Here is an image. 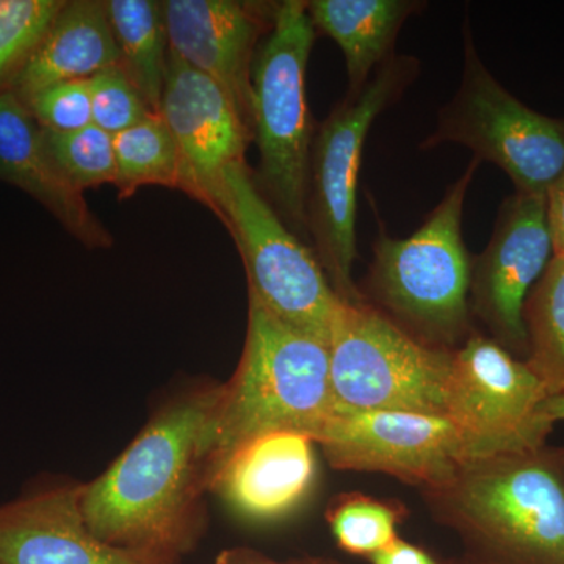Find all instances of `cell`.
<instances>
[{
  "instance_id": "6da1fadb",
  "label": "cell",
  "mask_w": 564,
  "mask_h": 564,
  "mask_svg": "<svg viewBox=\"0 0 564 564\" xmlns=\"http://www.w3.org/2000/svg\"><path fill=\"white\" fill-rule=\"evenodd\" d=\"M220 386L174 397L106 473L84 484L82 510L96 536L180 558L199 544Z\"/></svg>"
},
{
  "instance_id": "7a4b0ae2",
  "label": "cell",
  "mask_w": 564,
  "mask_h": 564,
  "mask_svg": "<svg viewBox=\"0 0 564 564\" xmlns=\"http://www.w3.org/2000/svg\"><path fill=\"white\" fill-rule=\"evenodd\" d=\"M421 496L469 564H564V445L467 459Z\"/></svg>"
},
{
  "instance_id": "3957f363",
  "label": "cell",
  "mask_w": 564,
  "mask_h": 564,
  "mask_svg": "<svg viewBox=\"0 0 564 564\" xmlns=\"http://www.w3.org/2000/svg\"><path fill=\"white\" fill-rule=\"evenodd\" d=\"M334 414L329 347L248 296L239 366L221 383L212 433L210 484L234 451L272 432L315 437Z\"/></svg>"
},
{
  "instance_id": "277c9868",
  "label": "cell",
  "mask_w": 564,
  "mask_h": 564,
  "mask_svg": "<svg viewBox=\"0 0 564 564\" xmlns=\"http://www.w3.org/2000/svg\"><path fill=\"white\" fill-rule=\"evenodd\" d=\"M480 163L470 161L413 236L393 239L380 229L362 292L364 302L437 350L454 351L473 333V258L462 225L467 191Z\"/></svg>"
},
{
  "instance_id": "5b68a950",
  "label": "cell",
  "mask_w": 564,
  "mask_h": 564,
  "mask_svg": "<svg viewBox=\"0 0 564 564\" xmlns=\"http://www.w3.org/2000/svg\"><path fill=\"white\" fill-rule=\"evenodd\" d=\"M315 31L306 2L274 6L272 28L252 63V140L258 143L259 187L284 223L307 232L306 202L314 129L306 69Z\"/></svg>"
},
{
  "instance_id": "8992f818",
  "label": "cell",
  "mask_w": 564,
  "mask_h": 564,
  "mask_svg": "<svg viewBox=\"0 0 564 564\" xmlns=\"http://www.w3.org/2000/svg\"><path fill=\"white\" fill-rule=\"evenodd\" d=\"M417 58L393 54L356 93H347L315 132L307 182V232L314 252L339 299L361 304L352 281L356 251L358 176L364 143L375 120L413 84Z\"/></svg>"
},
{
  "instance_id": "52a82bcc",
  "label": "cell",
  "mask_w": 564,
  "mask_h": 564,
  "mask_svg": "<svg viewBox=\"0 0 564 564\" xmlns=\"http://www.w3.org/2000/svg\"><path fill=\"white\" fill-rule=\"evenodd\" d=\"M214 214L242 256L248 296L285 325L329 347L345 304L323 272L315 252L285 226L263 195L247 162L223 173Z\"/></svg>"
},
{
  "instance_id": "ba28073f",
  "label": "cell",
  "mask_w": 564,
  "mask_h": 564,
  "mask_svg": "<svg viewBox=\"0 0 564 564\" xmlns=\"http://www.w3.org/2000/svg\"><path fill=\"white\" fill-rule=\"evenodd\" d=\"M452 359L454 351L426 347L370 304H345L329 340L334 414L447 417Z\"/></svg>"
},
{
  "instance_id": "9c48e42d",
  "label": "cell",
  "mask_w": 564,
  "mask_h": 564,
  "mask_svg": "<svg viewBox=\"0 0 564 564\" xmlns=\"http://www.w3.org/2000/svg\"><path fill=\"white\" fill-rule=\"evenodd\" d=\"M462 84L421 144H462L513 181L516 193L547 196L564 172V118L545 117L519 101L486 69L466 21Z\"/></svg>"
},
{
  "instance_id": "30bf717a",
  "label": "cell",
  "mask_w": 564,
  "mask_h": 564,
  "mask_svg": "<svg viewBox=\"0 0 564 564\" xmlns=\"http://www.w3.org/2000/svg\"><path fill=\"white\" fill-rule=\"evenodd\" d=\"M549 395L529 362L485 334L470 333L454 350L447 417L473 437L481 456L547 443L554 425L540 408Z\"/></svg>"
},
{
  "instance_id": "8fae6325",
  "label": "cell",
  "mask_w": 564,
  "mask_h": 564,
  "mask_svg": "<svg viewBox=\"0 0 564 564\" xmlns=\"http://www.w3.org/2000/svg\"><path fill=\"white\" fill-rule=\"evenodd\" d=\"M315 444L334 469L389 475L419 491L443 484L467 459L481 456L452 419L408 411L333 414Z\"/></svg>"
},
{
  "instance_id": "7c38bea8",
  "label": "cell",
  "mask_w": 564,
  "mask_h": 564,
  "mask_svg": "<svg viewBox=\"0 0 564 564\" xmlns=\"http://www.w3.org/2000/svg\"><path fill=\"white\" fill-rule=\"evenodd\" d=\"M547 196L516 193L500 206L488 247L473 259L470 315L516 358L529 356L525 306L554 259Z\"/></svg>"
},
{
  "instance_id": "4fadbf2b",
  "label": "cell",
  "mask_w": 564,
  "mask_h": 564,
  "mask_svg": "<svg viewBox=\"0 0 564 564\" xmlns=\"http://www.w3.org/2000/svg\"><path fill=\"white\" fill-rule=\"evenodd\" d=\"M84 484L50 481L0 503V564H181L180 556L120 547L96 536Z\"/></svg>"
},
{
  "instance_id": "5bb4252c",
  "label": "cell",
  "mask_w": 564,
  "mask_h": 564,
  "mask_svg": "<svg viewBox=\"0 0 564 564\" xmlns=\"http://www.w3.org/2000/svg\"><path fill=\"white\" fill-rule=\"evenodd\" d=\"M161 117L181 152L182 192L215 210L225 170L245 161L252 131L217 82L169 52Z\"/></svg>"
},
{
  "instance_id": "9a60e30c",
  "label": "cell",
  "mask_w": 564,
  "mask_h": 564,
  "mask_svg": "<svg viewBox=\"0 0 564 564\" xmlns=\"http://www.w3.org/2000/svg\"><path fill=\"white\" fill-rule=\"evenodd\" d=\"M274 6L236 0L163 2L170 52L217 82L251 131L252 63L261 36L272 28Z\"/></svg>"
},
{
  "instance_id": "2e32d148",
  "label": "cell",
  "mask_w": 564,
  "mask_h": 564,
  "mask_svg": "<svg viewBox=\"0 0 564 564\" xmlns=\"http://www.w3.org/2000/svg\"><path fill=\"white\" fill-rule=\"evenodd\" d=\"M315 445L313 437L299 432L254 437L226 458L212 478L210 492L250 521L285 518L313 491Z\"/></svg>"
},
{
  "instance_id": "e0dca14e",
  "label": "cell",
  "mask_w": 564,
  "mask_h": 564,
  "mask_svg": "<svg viewBox=\"0 0 564 564\" xmlns=\"http://www.w3.org/2000/svg\"><path fill=\"white\" fill-rule=\"evenodd\" d=\"M0 181L43 204L85 247H113V236L93 214L84 192L58 169L39 122L11 91L0 93Z\"/></svg>"
},
{
  "instance_id": "ac0fdd59",
  "label": "cell",
  "mask_w": 564,
  "mask_h": 564,
  "mask_svg": "<svg viewBox=\"0 0 564 564\" xmlns=\"http://www.w3.org/2000/svg\"><path fill=\"white\" fill-rule=\"evenodd\" d=\"M120 65L106 3L65 2L9 91L22 104L36 93L70 80H87Z\"/></svg>"
},
{
  "instance_id": "d6986e66",
  "label": "cell",
  "mask_w": 564,
  "mask_h": 564,
  "mask_svg": "<svg viewBox=\"0 0 564 564\" xmlns=\"http://www.w3.org/2000/svg\"><path fill=\"white\" fill-rule=\"evenodd\" d=\"M423 6L414 0H311L306 10L315 31L339 44L348 93H356L392 57L404 21Z\"/></svg>"
},
{
  "instance_id": "ffe728a7",
  "label": "cell",
  "mask_w": 564,
  "mask_h": 564,
  "mask_svg": "<svg viewBox=\"0 0 564 564\" xmlns=\"http://www.w3.org/2000/svg\"><path fill=\"white\" fill-rule=\"evenodd\" d=\"M104 3L120 51L122 70L150 109L161 115L170 52L163 2L107 0Z\"/></svg>"
},
{
  "instance_id": "44dd1931",
  "label": "cell",
  "mask_w": 564,
  "mask_h": 564,
  "mask_svg": "<svg viewBox=\"0 0 564 564\" xmlns=\"http://www.w3.org/2000/svg\"><path fill=\"white\" fill-rule=\"evenodd\" d=\"M120 199L131 198L144 185H162L182 192L180 148L161 115L113 137Z\"/></svg>"
},
{
  "instance_id": "7402d4cb",
  "label": "cell",
  "mask_w": 564,
  "mask_h": 564,
  "mask_svg": "<svg viewBox=\"0 0 564 564\" xmlns=\"http://www.w3.org/2000/svg\"><path fill=\"white\" fill-rule=\"evenodd\" d=\"M527 362L547 386L564 392V256H554L525 306Z\"/></svg>"
},
{
  "instance_id": "603a6c76",
  "label": "cell",
  "mask_w": 564,
  "mask_h": 564,
  "mask_svg": "<svg viewBox=\"0 0 564 564\" xmlns=\"http://www.w3.org/2000/svg\"><path fill=\"white\" fill-rule=\"evenodd\" d=\"M408 514L410 511L403 502L381 500L364 492L337 494L325 511L340 551L367 560L399 538L397 529Z\"/></svg>"
},
{
  "instance_id": "cb8c5ba5",
  "label": "cell",
  "mask_w": 564,
  "mask_h": 564,
  "mask_svg": "<svg viewBox=\"0 0 564 564\" xmlns=\"http://www.w3.org/2000/svg\"><path fill=\"white\" fill-rule=\"evenodd\" d=\"M63 6V0H0V93L10 90Z\"/></svg>"
},
{
  "instance_id": "d4e9b609",
  "label": "cell",
  "mask_w": 564,
  "mask_h": 564,
  "mask_svg": "<svg viewBox=\"0 0 564 564\" xmlns=\"http://www.w3.org/2000/svg\"><path fill=\"white\" fill-rule=\"evenodd\" d=\"M43 137L51 158L79 191L117 182L113 137L98 126L68 133L43 131Z\"/></svg>"
},
{
  "instance_id": "484cf974",
  "label": "cell",
  "mask_w": 564,
  "mask_h": 564,
  "mask_svg": "<svg viewBox=\"0 0 564 564\" xmlns=\"http://www.w3.org/2000/svg\"><path fill=\"white\" fill-rule=\"evenodd\" d=\"M93 124L117 135L155 115L121 66H111L90 77Z\"/></svg>"
},
{
  "instance_id": "4316f807",
  "label": "cell",
  "mask_w": 564,
  "mask_h": 564,
  "mask_svg": "<svg viewBox=\"0 0 564 564\" xmlns=\"http://www.w3.org/2000/svg\"><path fill=\"white\" fill-rule=\"evenodd\" d=\"M43 131L68 133L93 124L88 80L51 85L24 104Z\"/></svg>"
},
{
  "instance_id": "83f0119b",
  "label": "cell",
  "mask_w": 564,
  "mask_h": 564,
  "mask_svg": "<svg viewBox=\"0 0 564 564\" xmlns=\"http://www.w3.org/2000/svg\"><path fill=\"white\" fill-rule=\"evenodd\" d=\"M370 564H469L464 558H441L421 547L395 538L388 547L370 556Z\"/></svg>"
},
{
  "instance_id": "f1b7e54d",
  "label": "cell",
  "mask_w": 564,
  "mask_h": 564,
  "mask_svg": "<svg viewBox=\"0 0 564 564\" xmlns=\"http://www.w3.org/2000/svg\"><path fill=\"white\" fill-rule=\"evenodd\" d=\"M214 564H345L329 556H300V558L278 560L251 547L225 549Z\"/></svg>"
},
{
  "instance_id": "f546056e",
  "label": "cell",
  "mask_w": 564,
  "mask_h": 564,
  "mask_svg": "<svg viewBox=\"0 0 564 564\" xmlns=\"http://www.w3.org/2000/svg\"><path fill=\"white\" fill-rule=\"evenodd\" d=\"M547 217L555 256H564V172L547 193Z\"/></svg>"
},
{
  "instance_id": "4dcf8cb0",
  "label": "cell",
  "mask_w": 564,
  "mask_h": 564,
  "mask_svg": "<svg viewBox=\"0 0 564 564\" xmlns=\"http://www.w3.org/2000/svg\"><path fill=\"white\" fill-rule=\"evenodd\" d=\"M541 417L555 425L564 421V392L549 395L540 408Z\"/></svg>"
}]
</instances>
